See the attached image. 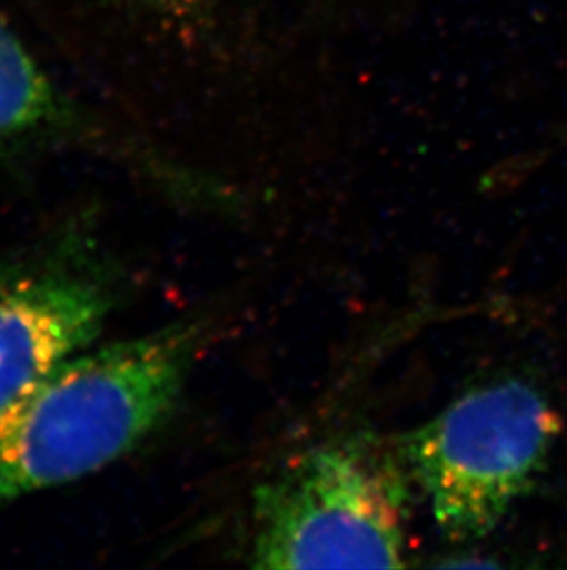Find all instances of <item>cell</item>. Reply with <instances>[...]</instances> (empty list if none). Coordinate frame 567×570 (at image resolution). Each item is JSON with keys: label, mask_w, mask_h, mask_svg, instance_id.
<instances>
[{"label": "cell", "mask_w": 567, "mask_h": 570, "mask_svg": "<svg viewBox=\"0 0 567 570\" xmlns=\"http://www.w3.org/2000/svg\"><path fill=\"white\" fill-rule=\"evenodd\" d=\"M563 431L544 393L518 379L474 387L407 436V471L445 538H485L535 485Z\"/></svg>", "instance_id": "obj_3"}, {"label": "cell", "mask_w": 567, "mask_h": 570, "mask_svg": "<svg viewBox=\"0 0 567 570\" xmlns=\"http://www.w3.org/2000/svg\"><path fill=\"white\" fill-rule=\"evenodd\" d=\"M120 296L113 264L80 233L0 257V414L91 347Z\"/></svg>", "instance_id": "obj_4"}, {"label": "cell", "mask_w": 567, "mask_h": 570, "mask_svg": "<svg viewBox=\"0 0 567 570\" xmlns=\"http://www.w3.org/2000/svg\"><path fill=\"white\" fill-rule=\"evenodd\" d=\"M120 4L135 6L140 10L159 11V13H182L190 0H115Z\"/></svg>", "instance_id": "obj_5"}, {"label": "cell", "mask_w": 567, "mask_h": 570, "mask_svg": "<svg viewBox=\"0 0 567 570\" xmlns=\"http://www.w3.org/2000/svg\"><path fill=\"white\" fill-rule=\"evenodd\" d=\"M207 334L192 320L91 345L28 387L0 414V515L98 473L165 425Z\"/></svg>", "instance_id": "obj_1"}, {"label": "cell", "mask_w": 567, "mask_h": 570, "mask_svg": "<svg viewBox=\"0 0 567 570\" xmlns=\"http://www.w3.org/2000/svg\"><path fill=\"white\" fill-rule=\"evenodd\" d=\"M407 465L375 438L345 436L289 458L252 497L257 569H398L409 517Z\"/></svg>", "instance_id": "obj_2"}]
</instances>
